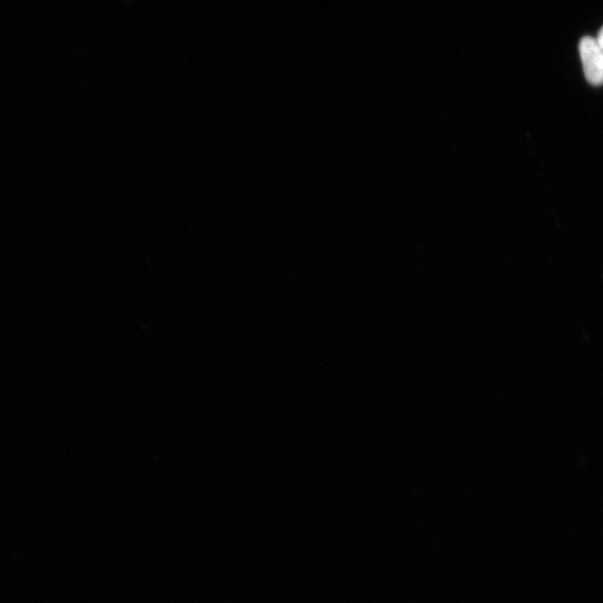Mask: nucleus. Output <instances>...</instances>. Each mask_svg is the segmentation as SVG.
<instances>
[{
	"label": "nucleus",
	"instance_id": "1",
	"mask_svg": "<svg viewBox=\"0 0 603 603\" xmlns=\"http://www.w3.org/2000/svg\"><path fill=\"white\" fill-rule=\"evenodd\" d=\"M579 51L588 82L592 85L603 84V49L598 40L589 36L583 37Z\"/></svg>",
	"mask_w": 603,
	"mask_h": 603
},
{
	"label": "nucleus",
	"instance_id": "2",
	"mask_svg": "<svg viewBox=\"0 0 603 603\" xmlns=\"http://www.w3.org/2000/svg\"><path fill=\"white\" fill-rule=\"evenodd\" d=\"M598 42H599L600 46H601V47H602V49H603V28H602L601 33L599 34V37H598Z\"/></svg>",
	"mask_w": 603,
	"mask_h": 603
}]
</instances>
